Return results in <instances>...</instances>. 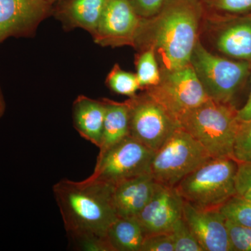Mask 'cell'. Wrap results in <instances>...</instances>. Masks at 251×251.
Listing matches in <instances>:
<instances>
[{
    "label": "cell",
    "mask_w": 251,
    "mask_h": 251,
    "mask_svg": "<svg viewBox=\"0 0 251 251\" xmlns=\"http://www.w3.org/2000/svg\"><path fill=\"white\" fill-rule=\"evenodd\" d=\"M106 104L99 155L129 135V110L126 101L118 103L104 99Z\"/></svg>",
    "instance_id": "17"
},
{
    "label": "cell",
    "mask_w": 251,
    "mask_h": 251,
    "mask_svg": "<svg viewBox=\"0 0 251 251\" xmlns=\"http://www.w3.org/2000/svg\"><path fill=\"white\" fill-rule=\"evenodd\" d=\"M136 76L141 87H153L161 81L158 63L153 48H148L138 54L136 59Z\"/></svg>",
    "instance_id": "20"
},
{
    "label": "cell",
    "mask_w": 251,
    "mask_h": 251,
    "mask_svg": "<svg viewBox=\"0 0 251 251\" xmlns=\"http://www.w3.org/2000/svg\"><path fill=\"white\" fill-rule=\"evenodd\" d=\"M107 85L115 93L133 97L140 88L136 74L122 70L115 64L106 78Z\"/></svg>",
    "instance_id": "21"
},
{
    "label": "cell",
    "mask_w": 251,
    "mask_h": 251,
    "mask_svg": "<svg viewBox=\"0 0 251 251\" xmlns=\"http://www.w3.org/2000/svg\"><path fill=\"white\" fill-rule=\"evenodd\" d=\"M232 251H251V227L226 221Z\"/></svg>",
    "instance_id": "25"
},
{
    "label": "cell",
    "mask_w": 251,
    "mask_h": 251,
    "mask_svg": "<svg viewBox=\"0 0 251 251\" xmlns=\"http://www.w3.org/2000/svg\"><path fill=\"white\" fill-rule=\"evenodd\" d=\"M211 158L198 140L179 127L155 151L150 175L158 184L176 186L183 178Z\"/></svg>",
    "instance_id": "5"
},
{
    "label": "cell",
    "mask_w": 251,
    "mask_h": 251,
    "mask_svg": "<svg viewBox=\"0 0 251 251\" xmlns=\"http://www.w3.org/2000/svg\"><path fill=\"white\" fill-rule=\"evenodd\" d=\"M237 195L241 197L251 200V183L237 188Z\"/></svg>",
    "instance_id": "32"
},
{
    "label": "cell",
    "mask_w": 251,
    "mask_h": 251,
    "mask_svg": "<svg viewBox=\"0 0 251 251\" xmlns=\"http://www.w3.org/2000/svg\"><path fill=\"white\" fill-rule=\"evenodd\" d=\"M175 251H204L183 217L176 221L170 232Z\"/></svg>",
    "instance_id": "23"
},
{
    "label": "cell",
    "mask_w": 251,
    "mask_h": 251,
    "mask_svg": "<svg viewBox=\"0 0 251 251\" xmlns=\"http://www.w3.org/2000/svg\"><path fill=\"white\" fill-rule=\"evenodd\" d=\"M216 46L223 53L251 63V19L227 28L220 34Z\"/></svg>",
    "instance_id": "18"
},
{
    "label": "cell",
    "mask_w": 251,
    "mask_h": 251,
    "mask_svg": "<svg viewBox=\"0 0 251 251\" xmlns=\"http://www.w3.org/2000/svg\"><path fill=\"white\" fill-rule=\"evenodd\" d=\"M182 217L204 251H232L226 218L219 209H202L184 202Z\"/></svg>",
    "instance_id": "13"
},
{
    "label": "cell",
    "mask_w": 251,
    "mask_h": 251,
    "mask_svg": "<svg viewBox=\"0 0 251 251\" xmlns=\"http://www.w3.org/2000/svg\"><path fill=\"white\" fill-rule=\"evenodd\" d=\"M77 249L85 251H113L106 237L95 234L70 236Z\"/></svg>",
    "instance_id": "26"
},
{
    "label": "cell",
    "mask_w": 251,
    "mask_h": 251,
    "mask_svg": "<svg viewBox=\"0 0 251 251\" xmlns=\"http://www.w3.org/2000/svg\"><path fill=\"white\" fill-rule=\"evenodd\" d=\"M106 104L86 96L77 97L73 104V121L79 134L96 146H100Z\"/></svg>",
    "instance_id": "16"
},
{
    "label": "cell",
    "mask_w": 251,
    "mask_h": 251,
    "mask_svg": "<svg viewBox=\"0 0 251 251\" xmlns=\"http://www.w3.org/2000/svg\"><path fill=\"white\" fill-rule=\"evenodd\" d=\"M232 157L238 163L251 162V120H239Z\"/></svg>",
    "instance_id": "24"
},
{
    "label": "cell",
    "mask_w": 251,
    "mask_h": 251,
    "mask_svg": "<svg viewBox=\"0 0 251 251\" xmlns=\"http://www.w3.org/2000/svg\"><path fill=\"white\" fill-rule=\"evenodd\" d=\"M140 251H175L174 244L169 233L145 236Z\"/></svg>",
    "instance_id": "27"
},
{
    "label": "cell",
    "mask_w": 251,
    "mask_h": 251,
    "mask_svg": "<svg viewBox=\"0 0 251 251\" xmlns=\"http://www.w3.org/2000/svg\"><path fill=\"white\" fill-rule=\"evenodd\" d=\"M146 93L179 126L186 113L210 99L191 63L178 70L163 72L159 83L147 88Z\"/></svg>",
    "instance_id": "7"
},
{
    "label": "cell",
    "mask_w": 251,
    "mask_h": 251,
    "mask_svg": "<svg viewBox=\"0 0 251 251\" xmlns=\"http://www.w3.org/2000/svg\"><path fill=\"white\" fill-rule=\"evenodd\" d=\"M107 0H63L57 4L55 16L67 29L81 28L94 36Z\"/></svg>",
    "instance_id": "15"
},
{
    "label": "cell",
    "mask_w": 251,
    "mask_h": 251,
    "mask_svg": "<svg viewBox=\"0 0 251 251\" xmlns=\"http://www.w3.org/2000/svg\"><path fill=\"white\" fill-rule=\"evenodd\" d=\"M157 182L150 174L115 185L114 202L119 217H135L152 197Z\"/></svg>",
    "instance_id": "14"
},
{
    "label": "cell",
    "mask_w": 251,
    "mask_h": 251,
    "mask_svg": "<svg viewBox=\"0 0 251 251\" xmlns=\"http://www.w3.org/2000/svg\"><path fill=\"white\" fill-rule=\"evenodd\" d=\"M113 251H140L145 234L135 217H119L106 234Z\"/></svg>",
    "instance_id": "19"
},
{
    "label": "cell",
    "mask_w": 251,
    "mask_h": 251,
    "mask_svg": "<svg viewBox=\"0 0 251 251\" xmlns=\"http://www.w3.org/2000/svg\"><path fill=\"white\" fill-rule=\"evenodd\" d=\"M239 120L233 105L209 99L186 113L179 126L206 149L211 158L232 157Z\"/></svg>",
    "instance_id": "4"
},
{
    "label": "cell",
    "mask_w": 251,
    "mask_h": 251,
    "mask_svg": "<svg viewBox=\"0 0 251 251\" xmlns=\"http://www.w3.org/2000/svg\"><path fill=\"white\" fill-rule=\"evenodd\" d=\"M6 109V100H5L4 93H3L2 90L0 87V118L4 116Z\"/></svg>",
    "instance_id": "33"
},
{
    "label": "cell",
    "mask_w": 251,
    "mask_h": 251,
    "mask_svg": "<svg viewBox=\"0 0 251 251\" xmlns=\"http://www.w3.org/2000/svg\"><path fill=\"white\" fill-rule=\"evenodd\" d=\"M238 163L231 157L211 158L175 188L183 201L202 209H219L237 195Z\"/></svg>",
    "instance_id": "3"
},
{
    "label": "cell",
    "mask_w": 251,
    "mask_h": 251,
    "mask_svg": "<svg viewBox=\"0 0 251 251\" xmlns=\"http://www.w3.org/2000/svg\"><path fill=\"white\" fill-rule=\"evenodd\" d=\"M219 209L226 220L251 227V200L236 195Z\"/></svg>",
    "instance_id": "22"
},
{
    "label": "cell",
    "mask_w": 251,
    "mask_h": 251,
    "mask_svg": "<svg viewBox=\"0 0 251 251\" xmlns=\"http://www.w3.org/2000/svg\"><path fill=\"white\" fill-rule=\"evenodd\" d=\"M184 201L175 186L157 183L152 197L135 219L145 236L168 233L182 217Z\"/></svg>",
    "instance_id": "12"
},
{
    "label": "cell",
    "mask_w": 251,
    "mask_h": 251,
    "mask_svg": "<svg viewBox=\"0 0 251 251\" xmlns=\"http://www.w3.org/2000/svg\"><path fill=\"white\" fill-rule=\"evenodd\" d=\"M155 151L128 135L97 157L94 173L89 178L113 185L150 174Z\"/></svg>",
    "instance_id": "8"
},
{
    "label": "cell",
    "mask_w": 251,
    "mask_h": 251,
    "mask_svg": "<svg viewBox=\"0 0 251 251\" xmlns=\"http://www.w3.org/2000/svg\"><path fill=\"white\" fill-rule=\"evenodd\" d=\"M198 0H166L151 21L143 18L134 46L153 48L163 72L190 64L198 43L201 9Z\"/></svg>",
    "instance_id": "1"
},
{
    "label": "cell",
    "mask_w": 251,
    "mask_h": 251,
    "mask_svg": "<svg viewBox=\"0 0 251 251\" xmlns=\"http://www.w3.org/2000/svg\"><path fill=\"white\" fill-rule=\"evenodd\" d=\"M129 110V135L156 151L179 126L148 94L126 100Z\"/></svg>",
    "instance_id": "9"
},
{
    "label": "cell",
    "mask_w": 251,
    "mask_h": 251,
    "mask_svg": "<svg viewBox=\"0 0 251 251\" xmlns=\"http://www.w3.org/2000/svg\"><path fill=\"white\" fill-rule=\"evenodd\" d=\"M251 183V162L238 163L236 189Z\"/></svg>",
    "instance_id": "30"
},
{
    "label": "cell",
    "mask_w": 251,
    "mask_h": 251,
    "mask_svg": "<svg viewBox=\"0 0 251 251\" xmlns=\"http://www.w3.org/2000/svg\"><path fill=\"white\" fill-rule=\"evenodd\" d=\"M140 17L148 18L156 16L166 3V0H129Z\"/></svg>",
    "instance_id": "28"
},
{
    "label": "cell",
    "mask_w": 251,
    "mask_h": 251,
    "mask_svg": "<svg viewBox=\"0 0 251 251\" xmlns=\"http://www.w3.org/2000/svg\"><path fill=\"white\" fill-rule=\"evenodd\" d=\"M142 21L129 0H107L92 37L101 46H134Z\"/></svg>",
    "instance_id": "10"
},
{
    "label": "cell",
    "mask_w": 251,
    "mask_h": 251,
    "mask_svg": "<svg viewBox=\"0 0 251 251\" xmlns=\"http://www.w3.org/2000/svg\"><path fill=\"white\" fill-rule=\"evenodd\" d=\"M190 63L208 97L215 101L229 105H232V100L251 67L250 62H234L211 54L199 41Z\"/></svg>",
    "instance_id": "6"
},
{
    "label": "cell",
    "mask_w": 251,
    "mask_h": 251,
    "mask_svg": "<svg viewBox=\"0 0 251 251\" xmlns=\"http://www.w3.org/2000/svg\"><path fill=\"white\" fill-rule=\"evenodd\" d=\"M249 19H251V16H249Z\"/></svg>",
    "instance_id": "35"
},
{
    "label": "cell",
    "mask_w": 251,
    "mask_h": 251,
    "mask_svg": "<svg viewBox=\"0 0 251 251\" xmlns=\"http://www.w3.org/2000/svg\"><path fill=\"white\" fill-rule=\"evenodd\" d=\"M237 118L239 121H247L251 120V82L249 99L244 106L237 110Z\"/></svg>",
    "instance_id": "31"
},
{
    "label": "cell",
    "mask_w": 251,
    "mask_h": 251,
    "mask_svg": "<svg viewBox=\"0 0 251 251\" xmlns=\"http://www.w3.org/2000/svg\"><path fill=\"white\" fill-rule=\"evenodd\" d=\"M50 3V4H52L53 6L54 4H58L60 1H63V0H47Z\"/></svg>",
    "instance_id": "34"
},
{
    "label": "cell",
    "mask_w": 251,
    "mask_h": 251,
    "mask_svg": "<svg viewBox=\"0 0 251 251\" xmlns=\"http://www.w3.org/2000/svg\"><path fill=\"white\" fill-rule=\"evenodd\" d=\"M115 186L90 178L81 181L64 179L53 193L69 237L95 234L106 237L119 216L114 202Z\"/></svg>",
    "instance_id": "2"
},
{
    "label": "cell",
    "mask_w": 251,
    "mask_h": 251,
    "mask_svg": "<svg viewBox=\"0 0 251 251\" xmlns=\"http://www.w3.org/2000/svg\"><path fill=\"white\" fill-rule=\"evenodd\" d=\"M52 12L47 0H0V44L11 37L34 36Z\"/></svg>",
    "instance_id": "11"
},
{
    "label": "cell",
    "mask_w": 251,
    "mask_h": 251,
    "mask_svg": "<svg viewBox=\"0 0 251 251\" xmlns=\"http://www.w3.org/2000/svg\"><path fill=\"white\" fill-rule=\"evenodd\" d=\"M217 9L229 13H242L251 9V0H214Z\"/></svg>",
    "instance_id": "29"
}]
</instances>
